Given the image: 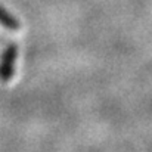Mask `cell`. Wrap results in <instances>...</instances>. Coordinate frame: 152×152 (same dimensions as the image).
<instances>
[{
	"label": "cell",
	"mask_w": 152,
	"mask_h": 152,
	"mask_svg": "<svg viewBox=\"0 0 152 152\" xmlns=\"http://www.w3.org/2000/svg\"><path fill=\"white\" fill-rule=\"evenodd\" d=\"M0 25H3L7 30H13V31L21 28V22L12 13H9L1 4H0Z\"/></svg>",
	"instance_id": "7a4b0ae2"
},
{
	"label": "cell",
	"mask_w": 152,
	"mask_h": 152,
	"mask_svg": "<svg viewBox=\"0 0 152 152\" xmlns=\"http://www.w3.org/2000/svg\"><path fill=\"white\" fill-rule=\"evenodd\" d=\"M18 55V46L15 43L7 45V48L3 50L1 61H0V81L9 83L12 80L13 71H15V59Z\"/></svg>",
	"instance_id": "6da1fadb"
}]
</instances>
